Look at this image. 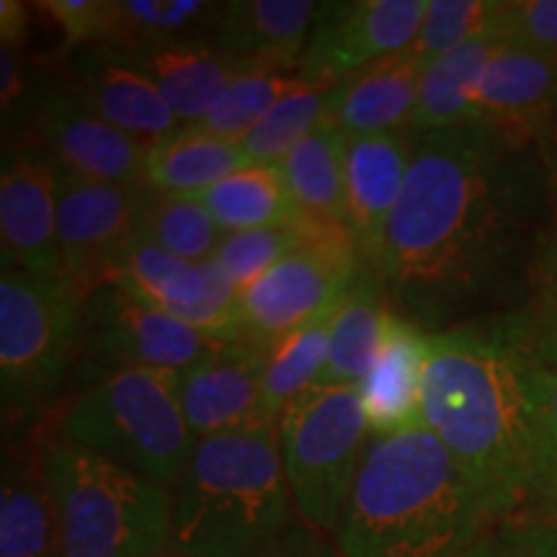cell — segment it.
<instances>
[{"instance_id": "obj_20", "label": "cell", "mask_w": 557, "mask_h": 557, "mask_svg": "<svg viewBox=\"0 0 557 557\" xmlns=\"http://www.w3.org/2000/svg\"><path fill=\"white\" fill-rule=\"evenodd\" d=\"M426 354L429 333L389 310L377 359L357 385L369 431L377 438L426 426L421 410Z\"/></svg>"}, {"instance_id": "obj_27", "label": "cell", "mask_w": 557, "mask_h": 557, "mask_svg": "<svg viewBox=\"0 0 557 557\" xmlns=\"http://www.w3.org/2000/svg\"><path fill=\"white\" fill-rule=\"evenodd\" d=\"M387 315L389 308L380 276L372 269L361 267L333 315L329 364L320 374L318 385L357 387L377 359Z\"/></svg>"}, {"instance_id": "obj_19", "label": "cell", "mask_w": 557, "mask_h": 557, "mask_svg": "<svg viewBox=\"0 0 557 557\" xmlns=\"http://www.w3.org/2000/svg\"><path fill=\"white\" fill-rule=\"evenodd\" d=\"M116 52L163 94L181 124H197L243 75L274 70L261 62L230 58L212 41H181V45L137 47V50L116 47Z\"/></svg>"}, {"instance_id": "obj_36", "label": "cell", "mask_w": 557, "mask_h": 557, "mask_svg": "<svg viewBox=\"0 0 557 557\" xmlns=\"http://www.w3.org/2000/svg\"><path fill=\"white\" fill-rule=\"evenodd\" d=\"M315 227L329 225H318V222L299 218L295 222H289V225L230 233L218 246L214 261L227 271V276L233 278L240 289H246L248 284L261 278L269 269H274L278 261L287 259L292 250L302 246Z\"/></svg>"}, {"instance_id": "obj_32", "label": "cell", "mask_w": 557, "mask_h": 557, "mask_svg": "<svg viewBox=\"0 0 557 557\" xmlns=\"http://www.w3.org/2000/svg\"><path fill=\"white\" fill-rule=\"evenodd\" d=\"M513 325L534 367L557 369V212L542 238Z\"/></svg>"}, {"instance_id": "obj_33", "label": "cell", "mask_w": 557, "mask_h": 557, "mask_svg": "<svg viewBox=\"0 0 557 557\" xmlns=\"http://www.w3.org/2000/svg\"><path fill=\"white\" fill-rule=\"evenodd\" d=\"M315 86L308 83L299 73H274V70H261V73H248L240 81H235L225 94L214 101V107L207 111L197 124L189 127L207 132L212 137L235 139L240 143L243 135L261 120L267 111L287 99L289 94Z\"/></svg>"}, {"instance_id": "obj_4", "label": "cell", "mask_w": 557, "mask_h": 557, "mask_svg": "<svg viewBox=\"0 0 557 557\" xmlns=\"http://www.w3.org/2000/svg\"><path fill=\"white\" fill-rule=\"evenodd\" d=\"M278 423L199 438L171 491L169 549L184 557H259L295 524Z\"/></svg>"}, {"instance_id": "obj_14", "label": "cell", "mask_w": 557, "mask_h": 557, "mask_svg": "<svg viewBox=\"0 0 557 557\" xmlns=\"http://www.w3.org/2000/svg\"><path fill=\"white\" fill-rule=\"evenodd\" d=\"M60 169L50 152L11 150L0 169L3 269L62 278L58 243Z\"/></svg>"}, {"instance_id": "obj_28", "label": "cell", "mask_w": 557, "mask_h": 557, "mask_svg": "<svg viewBox=\"0 0 557 557\" xmlns=\"http://www.w3.org/2000/svg\"><path fill=\"white\" fill-rule=\"evenodd\" d=\"M222 233L289 225L302 218L278 165L248 163L194 197Z\"/></svg>"}, {"instance_id": "obj_48", "label": "cell", "mask_w": 557, "mask_h": 557, "mask_svg": "<svg viewBox=\"0 0 557 557\" xmlns=\"http://www.w3.org/2000/svg\"><path fill=\"white\" fill-rule=\"evenodd\" d=\"M156 557H184V555H176V553H171V549H165V553H160Z\"/></svg>"}, {"instance_id": "obj_38", "label": "cell", "mask_w": 557, "mask_h": 557, "mask_svg": "<svg viewBox=\"0 0 557 557\" xmlns=\"http://www.w3.org/2000/svg\"><path fill=\"white\" fill-rule=\"evenodd\" d=\"M529 408H532L534 431L540 449L537 508H542L549 485L557 480V369L529 367Z\"/></svg>"}, {"instance_id": "obj_30", "label": "cell", "mask_w": 557, "mask_h": 557, "mask_svg": "<svg viewBox=\"0 0 557 557\" xmlns=\"http://www.w3.org/2000/svg\"><path fill=\"white\" fill-rule=\"evenodd\" d=\"M152 308L212 338H240V287L214 259L189 263Z\"/></svg>"}, {"instance_id": "obj_41", "label": "cell", "mask_w": 557, "mask_h": 557, "mask_svg": "<svg viewBox=\"0 0 557 557\" xmlns=\"http://www.w3.org/2000/svg\"><path fill=\"white\" fill-rule=\"evenodd\" d=\"M504 527L513 557H557V519L521 517Z\"/></svg>"}, {"instance_id": "obj_34", "label": "cell", "mask_w": 557, "mask_h": 557, "mask_svg": "<svg viewBox=\"0 0 557 557\" xmlns=\"http://www.w3.org/2000/svg\"><path fill=\"white\" fill-rule=\"evenodd\" d=\"M329 90L310 86L274 103L240 139L248 163H282L329 116Z\"/></svg>"}, {"instance_id": "obj_40", "label": "cell", "mask_w": 557, "mask_h": 557, "mask_svg": "<svg viewBox=\"0 0 557 557\" xmlns=\"http://www.w3.org/2000/svg\"><path fill=\"white\" fill-rule=\"evenodd\" d=\"M34 9L45 11L60 26L67 50L107 45L109 0H45Z\"/></svg>"}, {"instance_id": "obj_42", "label": "cell", "mask_w": 557, "mask_h": 557, "mask_svg": "<svg viewBox=\"0 0 557 557\" xmlns=\"http://www.w3.org/2000/svg\"><path fill=\"white\" fill-rule=\"evenodd\" d=\"M259 557H341L336 549H331L320 540V532L305 524H292V529L276 542L274 547H269L267 553Z\"/></svg>"}, {"instance_id": "obj_12", "label": "cell", "mask_w": 557, "mask_h": 557, "mask_svg": "<svg viewBox=\"0 0 557 557\" xmlns=\"http://www.w3.org/2000/svg\"><path fill=\"white\" fill-rule=\"evenodd\" d=\"M429 0H333L320 3L297 73L333 88L341 78L413 45Z\"/></svg>"}, {"instance_id": "obj_5", "label": "cell", "mask_w": 557, "mask_h": 557, "mask_svg": "<svg viewBox=\"0 0 557 557\" xmlns=\"http://www.w3.org/2000/svg\"><path fill=\"white\" fill-rule=\"evenodd\" d=\"M39 449L62 557H156L169 549V487L62 436Z\"/></svg>"}, {"instance_id": "obj_46", "label": "cell", "mask_w": 557, "mask_h": 557, "mask_svg": "<svg viewBox=\"0 0 557 557\" xmlns=\"http://www.w3.org/2000/svg\"><path fill=\"white\" fill-rule=\"evenodd\" d=\"M540 145H542V152H545L547 169H549V176H553L555 197H557V116L549 122V127L540 135Z\"/></svg>"}, {"instance_id": "obj_10", "label": "cell", "mask_w": 557, "mask_h": 557, "mask_svg": "<svg viewBox=\"0 0 557 557\" xmlns=\"http://www.w3.org/2000/svg\"><path fill=\"white\" fill-rule=\"evenodd\" d=\"M222 344V338L137 302L114 284H101L83 299L78 361L94 382L122 369H150L176 380Z\"/></svg>"}, {"instance_id": "obj_13", "label": "cell", "mask_w": 557, "mask_h": 557, "mask_svg": "<svg viewBox=\"0 0 557 557\" xmlns=\"http://www.w3.org/2000/svg\"><path fill=\"white\" fill-rule=\"evenodd\" d=\"M267 348L225 341L173 380L176 398L194 438L274 426L263 398Z\"/></svg>"}, {"instance_id": "obj_25", "label": "cell", "mask_w": 557, "mask_h": 557, "mask_svg": "<svg viewBox=\"0 0 557 557\" xmlns=\"http://www.w3.org/2000/svg\"><path fill=\"white\" fill-rule=\"evenodd\" d=\"M346 148L348 137L325 116L278 163L284 184L305 220L346 230Z\"/></svg>"}, {"instance_id": "obj_15", "label": "cell", "mask_w": 557, "mask_h": 557, "mask_svg": "<svg viewBox=\"0 0 557 557\" xmlns=\"http://www.w3.org/2000/svg\"><path fill=\"white\" fill-rule=\"evenodd\" d=\"M34 124L62 171L103 184H143L148 145L101 120L67 86L39 90Z\"/></svg>"}, {"instance_id": "obj_3", "label": "cell", "mask_w": 557, "mask_h": 557, "mask_svg": "<svg viewBox=\"0 0 557 557\" xmlns=\"http://www.w3.org/2000/svg\"><path fill=\"white\" fill-rule=\"evenodd\" d=\"M487 524L468 478L423 426L369 444L336 545L341 557H459Z\"/></svg>"}, {"instance_id": "obj_26", "label": "cell", "mask_w": 557, "mask_h": 557, "mask_svg": "<svg viewBox=\"0 0 557 557\" xmlns=\"http://www.w3.org/2000/svg\"><path fill=\"white\" fill-rule=\"evenodd\" d=\"M243 165H248V158L240 143L212 137L184 124L171 137L150 145L143 184L158 194L197 197Z\"/></svg>"}, {"instance_id": "obj_44", "label": "cell", "mask_w": 557, "mask_h": 557, "mask_svg": "<svg viewBox=\"0 0 557 557\" xmlns=\"http://www.w3.org/2000/svg\"><path fill=\"white\" fill-rule=\"evenodd\" d=\"M29 32V9L18 0H3L0 3V39L3 50H18Z\"/></svg>"}, {"instance_id": "obj_45", "label": "cell", "mask_w": 557, "mask_h": 557, "mask_svg": "<svg viewBox=\"0 0 557 557\" xmlns=\"http://www.w3.org/2000/svg\"><path fill=\"white\" fill-rule=\"evenodd\" d=\"M459 557H513L511 542H508L504 527L498 532H485L475 545L465 549Z\"/></svg>"}, {"instance_id": "obj_9", "label": "cell", "mask_w": 557, "mask_h": 557, "mask_svg": "<svg viewBox=\"0 0 557 557\" xmlns=\"http://www.w3.org/2000/svg\"><path fill=\"white\" fill-rule=\"evenodd\" d=\"M361 271L357 243L344 227H315L310 238L240 289V341L271 346L341 308Z\"/></svg>"}, {"instance_id": "obj_2", "label": "cell", "mask_w": 557, "mask_h": 557, "mask_svg": "<svg viewBox=\"0 0 557 557\" xmlns=\"http://www.w3.org/2000/svg\"><path fill=\"white\" fill-rule=\"evenodd\" d=\"M529 367L511 315L429 333L423 423L468 478L491 524L527 517L537 504L540 449Z\"/></svg>"}, {"instance_id": "obj_37", "label": "cell", "mask_w": 557, "mask_h": 557, "mask_svg": "<svg viewBox=\"0 0 557 557\" xmlns=\"http://www.w3.org/2000/svg\"><path fill=\"white\" fill-rule=\"evenodd\" d=\"M496 9L498 0H429L426 18L410 50L426 70L434 60L491 29Z\"/></svg>"}, {"instance_id": "obj_35", "label": "cell", "mask_w": 557, "mask_h": 557, "mask_svg": "<svg viewBox=\"0 0 557 557\" xmlns=\"http://www.w3.org/2000/svg\"><path fill=\"white\" fill-rule=\"evenodd\" d=\"M139 235L189 263L214 259L225 233L194 197L158 194Z\"/></svg>"}, {"instance_id": "obj_7", "label": "cell", "mask_w": 557, "mask_h": 557, "mask_svg": "<svg viewBox=\"0 0 557 557\" xmlns=\"http://www.w3.org/2000/svg\"><path fill=\"white\" fill-rule=\"evenodd\" d=\"M83 297L65 278L3 269L0 276V403L3 421H32L60 395L81 357Z\"/></svg>"}, {"instance_id": "obj_43", "label": "cell", "mask_w": 557, "mask_h": 557, "mask_svg": "<svg viewBox=\"0 0 557 557\" xmlns=\"http://www.w3.org/2000/svg\"><path fill=\"white\" fill-rule=\"evenodd\" d=\"M0 99H3V114L16 111L18 101L26 96V73L18 60V50L0 52Z\"/></svg>"}, {"instance_id": "obj_47", "label": "cell", "mask_w": 557, "mask_h": 557, "mask_svg": "<svg viewBox=\"0 0 557 557\" xmlns=\"http://www.w3.org/2000/svg\"><path fill=\"white\" fill-rule=\"evenodd\" d=\"M542 508H545L547 513H553V519H557V480L549 485L547 496H545V500H542Z\"/></svg>"}, {"instance_id": "obj_17", "label": "cell", "mask_w": 557, "mask_h": 557, "mask_svg": "<svg viewBox=\"0 0 557 557\" xmlns=\"http://www.w3.org/2000/svg\"><path fill=\"white\" fill-rule=\"evenodd\" d=\"M67 88L101 120L148 148L184 127L163 94L111 45L83 47L75 52Z\"/></svg>"}, {"instance_id": "obj_1", "label": "cell", "mask_w": 557, "mask_h": 557, "mask_svg": "<svg viewBox=\"0 0 557 557\" xmlns=\"http://www.w3.org/2000/svg\"><path fill=\"white\" fill-rule=\"evenodd\" d=\"M555 212L540 139L483 122L413 135L374 269L387 308L426 333L513 315Z\"/></svg>"}, {"instance_id": "obj_8", "label": "cell", "mask_w": 557, "mask_h": 557, "mask_svg": "<svg viewBox=\"0 0 557 557\" xmlns=\"http://www.w3.org/2000/svg\"><path fill=\"white\" fill-rule=\"evenodd\" d=\"M367 416L354 385H312L278 418V447L295 511L336 537L367 455Z\"/></svg>"}, {"instance_id": "obj_29", "label": "cell", "mask_w": 557, "mask_h": 557, "mask_svg": "<svg viewBox=\"0 0 557 557\" xmlns=\"http://www.w3.org/2000/svg\"><path fill=\"white\" fill-rule=\"evenodd\" d=\"M225 3L212 0H109L107 45L137 47L209 41Z\"/></svg>"}, {"instance_id": "obj_21", "label": "cell", "mask_w": 557, "mask_h": 557, "mask_svg": "<svg viewBox=\"0 0 557 557\" xmlns=\"http://www.w3.org/2000/svg\"><path fill=\"white\" fill-rule=\"evenodd\" d=\"M423 65L413 50L387 54L329 90V120L346 137L410 132Z\"/></svg>"}, {"instance_id": "obj_31", "label": "cell", "mask_w": 557, "mask_h": 557, "mask_svg": "<svg viewBox=\"0 0 557 557\" xmlns=\"http://www.w3.org/2000/svg\"><path fill=\"white\" fill-rule=\"evenodd\" d=\"M338 310L325 312L302 329L287 333L274 344L267 346V380H263V398H267V413L278 423L284 408L297 395L318 385L320 374L329 364L331 354V329L333 315Z\"/></svg>"}, {"instance_id": "obj_39", "label": "cell", "mask_w": 557, "mask_h": 557, "mask_svg": "<svg viewBox=\"0 0 557 557\" xmlns=\"http://www.w3.org/2000/svg\"><path fill=\"white\" fill-rule=\"evenodd\" d=\"M491 29L508 45L557 52V0H498Z\"/></svg>"}, {"instance_id": "obj_6", "label": "cell", "mask_w": 557, "mask_h": 557, "mask_svg": "<svg viewBox=\"0 0 557 557\" xmlns=\"http://www.w3.org/2000/svg\"><path fill=\"white\" fill-rule=\"evenodd\" d=\"M60 436L173 491L197 449L173 377L122 369L90 382L60 418Z\"/></svg>"}, {"instance_id": "obj_22", "label": "cell", "mask_w": 557, "mask_h": 557, "mask_svg": "<svg viewBox=\"0 0 557 557\" xmlns=\"http://www.w3.org/2000/svg\"><path fill=\"white\" fill-rule=\"evenodd\" d=\"M318 5L312 0H233L222 9L209 41L230 58L297 73Z\"/></svg>"}, {"instance_id": "obj_24", "label": "cell", "mask_w": 557, "mask_h": 557, "mask_svg": "<svg viewBox=\"0 0 557 557\" xmlns=\"http://www.w3.org/2000/svg\"><path fill=\"white\" fill-rule=\"evenodd\" d=\"M498 45V34L485 29L423 70L410 120L413 135L475 122V88Z\"/></svg>"}, {"instance_id": "obj_23", "label": "cell", "mask_w": 557, "mask_h": 557, "mask_svg": "<svg viewBox=\"0 0 557 557\" xmlns=\"http://www.w3.org/2000/svg\"><path fill=\"white\" fill-rule=\"evenodd\" d=\"M0 557H62L58 508L41 468V449L3 451Z\"/></svg>"}, {"instance_id": "obj_11", "label": "cell", "mask_w": 557, "mask_h": 557, "mask_svg": "<svg viewBox=\"0 0 557 557\" xmlns=\"http://www.w3.org/2000/svg\"><path fill=\"white\" fill-rule=\"evenodd\" d=\"M60 169V165H58ZM158 191L145 184H103L60 169L58 243L62 278L86 299L148 218Z\"/></svg>"}, {"instance_id": "obj_16", "label": "cell", "mask_w": 557, "mask_h": 557, "mask_svg": "<svg viewBox=\"0 0 557 557\" xmlns=\"http://www.w3.org/2000/svg\"><path fill=\"white\" fill-rule=\"evenodd\" d=\"M413 160V135L348 137L346 148V230L357 243L361 267L377 269L387 222L406 189Z\"/></svg>"}, {"instance_id": "obj_18", "label": "cell", "mask_w": 557, "mask_h": 557, "mask_svg": "<svg viewBox=\"0 0 557 557\" xmlns=\"http://www.w3.org/2000/svg\"><path fill=\"white\" fill-rule=\"evenodd\" d=\"M557 116V52L500 41L475 88V122L540 139Z\"/></svg>"}]
</instances>
